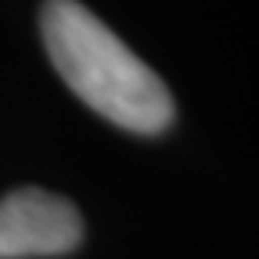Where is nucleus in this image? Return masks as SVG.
<instances>
[{"instance_id":"f257e3e1","label":"nucleus","mask_w":259,"mask_h":259,"mask_svg":"<svg viewBox=\"0 0 259 259\" xmlns=\"http://www.w3.org/2000/svg\"><path fill=\"white\" fill-rule=\"evenodd\" d=\"M41 41L66 88L100 119L144 138L175 122L165 81L84 4L44 0Z\"/></svg>"},{"instance_id":"f03ea898","label":"nucleus","mask_w":259,"mask_h":259,"mask_svg":"<svg viewBox=\"0 0 259 259\" xmlns=\"http://www.w3.org/2000/svg\"><path fill=\"white\" fill-rule=\"evenodd\" d=\"M81 240L84 219L66 197L34 184L0 197V259L66 256Z\"/></svg>"}]
</instances>
